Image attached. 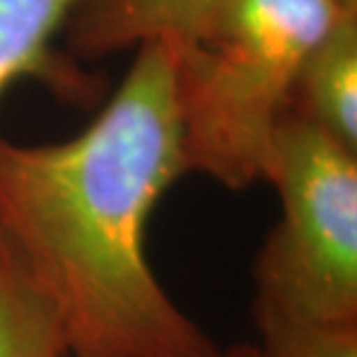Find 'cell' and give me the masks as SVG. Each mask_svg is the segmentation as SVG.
Wrapping results in <instances>:
<instances>
[{
    "instance_id": "cell-1",
    "label": "cell",
    "mask_w": 357,
    "mask_h": 357,
    "mask_svg": "<svg viewBox=\"0 0 357 357\" xmlns=\"http://www.w3.org/2000/svg\"><path fill=\"white\" fill-rule=\"evenodd\" d=\"M188 174L172 47H137L79 135L0 139V237L59 316L66 357H216L220 348L153 274L146 227Z\"/></svg>"
},
{
    "instance_id": "cell-2",
    "label": "cell",
    "mask_w": 357,
    "mask_h": 357,
    "mask_svg": "<svg viewBox=\"0 0 357 357\" xmlns=\"http://www.w3.org/2000/svg\"><path fill=\"white\" fill-rule=\"evenodd\" d=\"M344 14H357L344 0H216L169 42L188 172L230 190L265 181L299 68Z\"/></svg>"
},
{
    "instance_id": "cell-3",
    "label": "cell",
    "mask_w": 357,
    "mask_h": 357,
    "mask_svg": "<svg viewBox=\"0 0 357 357\" xmlns=\"http://www.w3.org/2000/svg\"><path fill=\"white\" fill-rule=\"evenodd\" d=\"M265 181L281 218L253 265V313L357 323V151L285 112Z\"/></svg>"
},
{
    "instance_id": "cell-4",
    "label": "cell",
    "mask_w": 357,
    "mask_h": 357,
    "mask_svg": "<svg viewBox=\"0 0 357 357\" xmlns=\"http://www.w3.org/2000/svg\"><path fill=\"white\" fill-rule=\"evenodd\" d=\"M288 112L357 151V14H344L309 52Z\"/></svg>"
},
{
    "instance_id": "cell-5",
    "label": "cell",
    "mask_w": 357,
    "mask_h": 357,
    "mask_svg": "<svg viewBox=\"0 0 357 357\" xmlns=\"http://www.w3.org/2000/svg\"><path fill=\"white\" fill-rule=\"evenodd\" d=\"M84 0H0V96L35 77L70 96H86V82L52 52L54 35Z\"/></svg>"
},
{
    "instance_id": "cell-6",
    "label": "cell",
    "mask_w": 357,
    "mask_h": 357,
    "mask_svg": "<svg viewBox=\"0 0 357 357\" xmlns=\"http://www.w3.org/2000/svg\"><path fill=\"white\" fill-rule=\"evenodd\" d=\"M216 0H84L70 31L77 54L96 56L172 42L188 31Z\"/></svg>"
},
{
    "instance_id": "cell-7",
    "label": "cell",
    "mask_w": 357,
    "mask_h": 357,
    "mask_svg": "<svg viewBox=\"0 0 357 357\" xmlns=\"http://www.w3.org/2000/svg\"><path fill=\"white\" fill-rule=\"evenodd\" d=\"M0 357H66L52 302L0 237Z\"/></svg>"
},
{
    "instance_id": "cell-8",
    "label": "cell",
    "mask_w": 357,
    "mask_h": 357,
    "mask_svg": "<svg viewBox=\"0 0 357 357\" xmlns=\"http://www.w3.org/2000/svg\"><path fill=\"white\" fill-rule=\"evenodd\" d=\"M260 332L258 357H357V323H311L253 313Z\"/></svg>"
},
{
    "instance_id": "cell-9",
    "label": "cell",
    "mask_w": 357,
    "mask_h": 357,
    "mask_svg": "<svg viewBox=\"0 0 357 357\" xmlns=\"http://www.w3.org/2000/svg\"><path fill=\"white\" fill-rule=\"evenodd\" d=\"M216 357H258V351L255 346H248V344H241V346H232V348H220Z\"/></svg>"
},
{
    "instance_id": "cell-10",
    "label": "cell",
    "mask_w": 357,
    "mask_h": 357,
    "mask_svg": "<svg viewBox=\"0 0 357 357\" xmlns=\"http://www.w3.org/2000/svg\"><path fill=\"white\" fill-rule=\"evenodd\" d=\"M344 3H346L348 7H351V10H355V12H357V0H344Z\"/></svg>"
}]
</instances>
